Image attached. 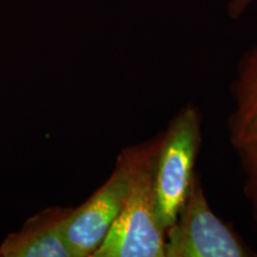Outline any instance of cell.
<instances>
[{
	"instance_id": "1",
	"label": "cell",
	"mask_w": 257,
	"mask_h": 257,
	"mask_svg": "<svg viewBox=\"0 0 257 257\" xmlns=\"http://www.w3.org/2000/svg\"><path fill=\"white\" fill-rule=\"evenodd\" d=\"M160 138L140 146L123 207L93 257H166V230L157 214L154 187Z\"/></svg>"
},
{
	"instance_id": "2",
	"label": "cell",
	"mask_w": 257,
	"mask_h": 257,
	"mask_svg": "<svg viewBox=\"0 0 257 257\" xmlns=\"http://www.w3.org/2000/svg\"><path fill=\"white\" fill-rule=\"evenodd\" d=\"M201 146V115L195 106L186 105L161 134L154 162L157 214L168 231L187 197L194 179V166Z\"/></svg>"
},
{
	"instance_id": "3",
	"label": "cell",
	"mask_w": 257,
	"mask_h": 257,
	"mask_svg": "<svg viewBox=\"0 0 257 257\" xmlns=\"http://www.w3.org/2000/svg\"><path fill=\"white\" fill-rule=\"evenodd\" d=\"M256 256L212 211L195 174L175 224L167 231L166 257Z\"/></svg>"
},
{
	"instance_id": "4",
	"label": "cell",
	"mask_w": 257,
	"mask_h": 257,
	"mask_svg": "<svg viewBox=\"0 0 257 257\" xmlns=\"http://www.w3.org/2000/svg\"><path fill=\"white\" fill-rule=\"evenodd\" d=\"M138 150L140 146L124 149L107 181L67 216L63 234L74 257H93L104 242L124 205Z\"/></svg>"
},
{
	"instance_id": "5",
	"label": "cell",
	"mask_w": 257,
	"mask_h": 257,
	"mask_svg": "<svg viewBox=\"0 0 257 257\" xmlns=\"http://www.w3.org/2000/svg\"><path fill=\"white\" fill-rule=\"evenodd\" d=\"M72 208L51 207L35 214L19 232L6 237L0 257H74L63 234Z\"/></svg>"
},
{
	"instance_id": "6",
	"label": "cell",
	"mask_w": 257,
	"mask_h": 257,
	"mask_svg": "<svg viewBox=\"0 0 257 257\" xmlns=\"http://www.w3.org/2000/svg\"><path fill=\"white\" fill-rule=\"evenodd\" d=\"M229 138L236 150L257 147V46L240 57L232 85Z\"/></svg>"
},
{
	"instance_id": "7",
	"label": "cell",
	"mask_w": 257,
	"mask_h": 257,
	"mask_svg": "<svg viewBox=\"0 0 257 257\" xmlns=\"http://www.w3.org/2000/svg\"><path fill=\"white\" fill-rule=\"evenodd\" d=\"M244 172V191L257 219V147L237 150Z\"/></svg>"
},
{
	"instance_id": "8",
	"label": "cell",
	"mask_w": 257,
	"mask_h": 257,
	"mask_svg": "<svg viewBox=\"0 0 257 257\" xmlns=\"http://www.w3.org/2000/svg\"><path fill=\"white\" fill-rule=\"evenodd\" d=\"M252 2L253 0H229V4H227V14H229L230 17L233 19L239 18Z\"/></svg>"
}]
</instances>
